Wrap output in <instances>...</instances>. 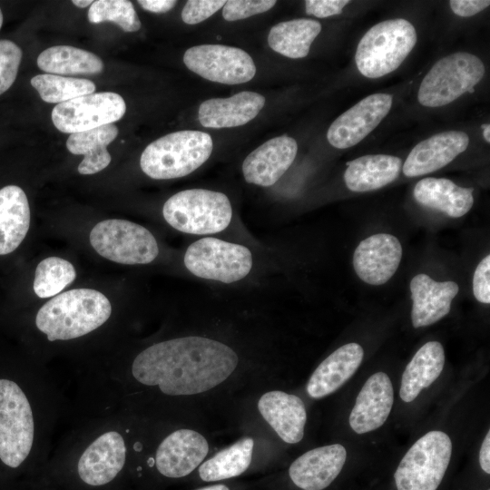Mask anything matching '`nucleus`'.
Masks as SVG:
<instances>
[{
	"instance_id": "obj_21",
	"label": "nucleus",
	"mask_w": 490,
	"mask_h": 490,
	"mask_svg": "<svg viewBox=\"0 0 490 490\" xmlns=\"http://www.w3.org/2000/svg\"><path fill=\"white\" fill-rule=\"evenodd\" d=\"M458 290L454 281L438 282L424 273L416 275L410 282L413 327L429 326L443 318L449 313Z\"/></svg>"
},
{
	"instance_id": "obj_4",
	"label": "nucleus",
	"mask_w": 490,
	"mask_h": 490,
	"mask_svg": "<svg viewBox=\"0 0 490 490\" xmlns=\"http://www.w3.org/2000/svg\"><path fill=\"white\" fill-rule=\"evenodd\" d=\"M416 43L414 25L406 19L386 20L372 26L359 41L355 61L368 78L387 75L399 67Z\"/></svg>"
},
{
	"instance_id": "obj_39",
	"label": "nucleus",
	"mask_w": 490,
	"mask_h": 490,
	"mask_svg": "<svg viewBox=\"0 0 490 490\" xmlns=\"http://www.w3.org/2000/svg\"><path fill=\"white\" fill-rule=\"evenodd\" d=\"M473 293L481 303H490V256L477 265L473 278Z\"/></svg>"
},
{
	"instance_id": "obj_8",
	"label": "nucleus",
	"mask_w": 490,
	"mask_h": 490,
	"mask_svg": "<svg viewBox=\"0 0 490 490\" xmlns=\"http://www.w3.org/2000/svg\"><path fill=\"white\" fill-rule=\"evenodd\" d=\"M34 425L30 403L14 381L0 378V459L18 467L28 456Z\"/></svg>"
},
{
	"instance_id": "obj_34",
	"label": "nucleus",
	"mask_w": 490,
	"mask_h": 490,
	"mask_svg": "<svg viewBox=\"0 0 490 490\" xmlns=\"http://www.w3.org/2000/svg\"><path fill=\"white\" fill-rule=\"evenodd\" d=\"M76 278V271L71 262L58 257L43 260L36 267L34 291L42 299L58 295Z\"/></svg>"
},
{
	"instance_id": "obj_42",
	"label": "nucleus",
	"mask_w": 490,
	"mask_h": 490,
	"mask_svg": "<svg viewBox=\"0 0 490 490\" xmlns=\"http://www.w3.org/2000/svg\"><path fill=\"white\" fill-rule=\"evenodd\" d=\"M174 0H139L138 4L140 5L152 13H166L172 9L176 5Z\"/></svg>"
},
{
	"instance_id": "obj_38",
	"label": "nucleus",
	"mask_w": 490,
	"mask_h": 490,
	"mask_svg": "<svg viewBox=\"0 0 490 490\" xmlns=\"http://www.w3.org/2000/svg\"><path fill=\"white\" fill-rule=\"evenodd\" d=\"M224 0H189L181 11V19L185 24H199L224 6Z\"/></svg>"
},
{
	"instance_id": "obj_15",
	"label": "nucleus",
	"mask_w": 490,
	"mask_h": 490,
	"mask_svg": "<svg viewBox=\"0 0 490 490\" xmlns=\"http://www.w3.org/2000/svg\"><path fill=\"white\" fill-rule=\"evenodd\" d=\"M126 446L116 431H108L97 437L82 454L77 472L83 482L99 486L111 482L122 469Z\"/></svg>"
},
{
	"instance_id": "obj_29",
	"label": "nucleus",
	"mask_w": 490,
	"mask_h": 490,
	"mask_svg": "<svg viewBox=\"0 0 490 490\" xmlns=\"http://www.w3.org/2000/svg\"><path fill=\"white\" fill-rule=\"evenodd\" d=\"M118 135V128L113 123L69 135L66 147L76 155H84L78 166V172L83 175L94 174L105 169L112 157L107 151Z\"/></svg>"
},
{
	"instance_id": "obj_25",
	"label": "nucleus",
	"mask_w": 490,
	"mask_h": 490,
	"mask_svg": "<svg viewBox=\"0 0 490 490\" xmlns=\"http://www.w3.org/2000/svg\"><path fill=\"white\" fill-rule=\"evenodd\" d=\"M473 188H463L445 178H425L414 188V198L422 206L459 218L473 206Z\"/></svg>"
},
{
	"instance_id": "obj_45",
	"label": "nucleus",
	"mask_w": 490,
	"mask_h": 490,
	"mask_svg": "<svg viewBox=\"0 0 490 490\" xmlns=\"http://www.w3.org/2000/svg\"><path fill=\"white\" fill-rule=\"evenodd\" d=\"M482 128L484 130V138L486 142H490V126L489 124H483Z\"/></svg>"
},
{
	"instance_id": "obj_24",
	"label": "nucleus",
	"mask_w": 490,
	"mask_h": 490,
	"mask_svg": "<svg viewBox=\"0 0 490 490\" xmlns=\"http://www.w3.org/2000/svg\"><path fill=\"white\" fill-rule=\"evenodd\" d=\"M364 351L358 343L346 344L325 358L311 375L308 394L313 398L326 397L343 386L357 371Z\"/></svg>"
},
{
	"instance_id": "obj_14",
	"label": "nucleus",
	"mask_w": 490,
	"mask_h": 490,
	"mask_svg": "<svg viewBox=\"0 0 490 490\" xmlns=\"http://www.w3.org/2000/svg\"><path fill=\"white\" fill-rule=\"evenodd\" d=\"M402 247L393 235L378 233L363 240L356 248L353 266L358 278L370 285H382L397 271Z\"/></svg>"
},
{
	"instance_id": "obj_30",
	"label": "nucleus",
	"mask_w": 490,
	"mask_h": 490,
	"mask_svg": "<svg viewBox=\"0 0 490 490\" xmlns=\"http://www.w3.org/2000/svg\"><path fill=\"white\" fill-rule=\"evenodd\" d=\"M38 67L50 74H97L103 63L96 54L70 45H56L44 50L37 57Z\"/></svg>"
},
{
	"instance_id": "obj_17",
	"label": "nucleus",
	"mask_w": 490,
	"mask_h": 490,
	"mask_svg": "<svg viewBox=\"0 0 490 490\" xmlns=\"http://www.w3.org/2000/svg\"><path fill=\"white\" fill-rule=\"evenodd\" d=\"M298 152L297 142L287 135L272 138L252 151L242 163L247 182L269 187L290 167Z\"/></svg>"
},
{
	"instance_id": "obj_10",
	"label": "nucleus",
	"mask_w": 490,
	"mask_h": 490,
	"mask_svg": "<svg viewBox=\"0 0 490 490\" xmlns=\"http://www.w3.org/2000/svg\"><path fill=\"white\" fill-rule=\"evenodd\" d=\"M183 260L193 275L223 283L240 280L252 267V255L247 247L211 237L191 244Z\"/></svg>"
},
{
	"instance_id": "obj_44",
	"label": "nucleus",
	"mask_w": 490,
	"mask_h": 490,
	"mask_svg": "<svg viewBox=\"0 0 490 490\" xmlns=\"http://www.w3.org/2000/svg\"><path fill=\"white\" fill-rule=\"evenodd\" d=\"M93 3L92 0H74L73 4L80 8H84L91 5Z\"/></svg>"
},
{
	"instance_id": "obj_36",
	"label": "nucleus",
	"mask_w": 490,
	"mask_h": 490,
	"mask_svg": "<svg viewBox=\"0 0 490 490\" xmlns=\"http://www.w3.org/2000/svg\"><path fill=\"white\" fill-rule=\"evenodd\" d=\"M22 50L10 40H0V94L14 83L22 59Z\"/></svg>"
},
{
	"instance_id": "obj_19",
	"label": "nucleus",
	"mask_w": 490,
	"mask_h": 490,
	"mask_svg": "<svg viewBox=\"0 0 490 490\" xmlns=\"http://www.w3.org/2000/svg\"><path fill=\"white\" fill-rule=\"evenodd\" d=\"M469 144L466 133L448 131L435 134L417 143L402 165L407 177H416L436 172L450 163Z\"/></svg>"
},
{
	"instance_id": "obj_5",
	"label": "nucleus",
	"mask_w": 490,
	"mask_h": 490,
	"mask_svg": "<svg viewBox=\"0 0 490 490\" xmlns=\"http://www.w3.org/2000/svg\"><path fill=\"white\" fill-rule=\"evenodd\" d=\"M164 220L175 230L196 235L220 232L230 223L232 209L221 192L191 189L169 198L163 205Z\"/></svg>"
},
{
	"instance_id": "obj_33",
	"label": "nucleus",
	"mask_w": 490,
	"mask_h": 490,
	"mask_svg": "<svg viewBox=\"0 0 490 490\" xmlns=\"http://www.w3.org/2000/svg\"><path fill=\"white\" fill-rule=\"evenodd\" d=\"M32 86L43 101L62 103L74 98L93 93V82L84 78L64 77L55 74H37L31 79Z\"/></svg>"
},
{
	"instance_id": "obj_18",
	"label": "nucleus",
	"mask_w": 490,
	"mask_h": 490,
	"mask_svg": "<svg viewBox=\"0 0 490 490\" xmlns=\"http://www.w3.org/2000/svg\"><path fill=\"white\" fill-rule=\"evenodd\" d=\"M347 451L340 444L311 449L298 457L289 474L292 482L303 490H322L340 473Z\"/></svg>"
},
{
	"instance_id": "obj_43",
	"label": "nucleus",
	"mask_w": 490,
	"mask_h": 490,
	"mask_svg": "<svg viewBox=\"0 0 490 490\" xmlns=\"http://www.w3.org/2000/svg\"><path fill=\"white\" fill-rule=\"evenodd\" d=\"M479 463L481 468L490 474V433L487 432L480 449Z\"/></svg>"
},
{
	"instance_id": "obj_22",
	"label": "nucleus",
	"mask_w": 490,
	"mask_h": 490,
	"mask_svg": "<svg viewBox=\"0 0 490 490\" xmlns=\"http://www.w3.org/2000/svg\"><path fill=\"white\" fill-rule=\"evenodd\" d=\"M258 408L284 442L296 444L303 438L307 414L299 397L283 391H270L261 396Z\"/></svg>"
},
{
	"instance_id": "obj_27",
	"label": "nucleus",
	"mask_w": 490,
	"mask_h": 490,
	"mask_svg": "<svg viewBox=\"0 0 490 490\" xmlns=\"http://www.w3.org/2000/svg\"><path fill=\"white\" fill-rule=\"evenodd\" d=\"M344 181L348 190L365 192L380 189L398 176L402 161L386 154L365 155L347 162Z\"/></svg>"
},
{
	"instance_id": "obj_41",
	"label": "nucleus",
	"mask_w": 490,
	"mask_h": 490,
	"mask_svg": "<svg viewBox=\"0 0 490 490\" xmlns=\"http://www.w3.org/2000/svg\"><path fill=\"white\" fill-rule=\"evenodd\" d=\"M452 11L462 17L475 15L488 7V0H451L449 2Z\"/></svg>"
},
{
	"instance_id": "obj_35",
	"label": "nucleus",
	"mask_w": 490,
	"mask_h": 490,
	"mask_svg": "<svg viewBox=\"0 0 490 490\" xmlns=\"http://www.w3.org/2000/svg\"><path fill=\"white\" fill-rule=\"evenodd\" d=\"M88 20L93 24L113 22L124 32H136L142 25L133 5L127 0L93 1L88 11Z\"/></svg>"
},
{
	"instance_id": "obj_37",
	"label": "nucleus",
	"mask_w": 490,
	"mask_h": 490,
	"mask_svg": "<svg viewBox=\"0 0 490 490\" xmlns=\"http://www.w3.org/2000/svg\"><path fill=\"white\" fill-rule=\"evenodd\" d=\"M276 4L274 0H230L226 1L222 16L227 21H236L264 13Z\"/></svg>"
},
{
	"instance_id": "obj_11",
	"label": "nucleus",
	"mask_w": 490,
	"mask_h": 490,
	"mask_svg": "<svg viewBox=\"0 0 490 490\" xmlns=\"http://www.w3.org/2000/svg\"><path fill=\"white\" fill-rule=\"evenodd\" d=\"M125 112L126 104L120 94L93 93L58 103L53 109L52 121L60 132L72 134L113 123Z\"/></svg>"
},
{
	"instance_id": "obj_47",
	"label": "nucleus",
	"mask_w": 490,
	"mask_h": 490,
	"mask_svg": "<svg viewBox=\"0 0 490 490\" xmlns=\"http://www.w3.org/2000/svg\"><path fill=\"white\" fill-rule=\"evenodd\" d=\"M2 24H3V13H2V10L0 8V29H1Z\"/></svg>"
},
{
	"instance_id": "obj_3",
	"label": "nucleus",
	"mask_w": 490,
	"mask_h": 490,
	"mask_svg": "<svg viewBox=\"0 0 490 490\" xmlns=\"http://www.w3.org/2000/svg\"><path fill=\"white\" fill-rule=\"evenodd\" d=\"M212 149L209 133L179 131L151 142L141 155L140 165L152 179L181 178L201 166L210 158Z\"/></svg>"
},
{
	"instance_id": "obj_9",
	"label": "nucleus",
	"mask_w": 490,
	"mask_h": 490,
	"mask_svg": "<svg viewBox=\"0 0 490 490\" xmlns=\"http://www.w3.org/2000/svg\"><path fill=\"white\" fill-rule=\"evenodd\" d=\"M90 243L102 257L125 265L148 264L159 253L151 231L125 220L98 222L90 232Z\"/></svg>"
},
{
	"instance_id": "obj_40",
	"label": "nucleus",
	"mask_w": 490,
	"mask_h": 490,
	"mask_svg": "<svg viewBox=\"0 0 490 490\" xmlns=\"http://www.w3.org/2000/svg\"><path fill=\"white\" fill-rule=\"evenodd\" d=\"M348 0H307L305 1L306 14L319 18H325L342 13Z\"/></svg>"
},
{
	"instance_id": "obj_32",
	"label": "nucleus",
	"mask_w": 490,
	"mask_h": 490,
	"mask_svg": "<svg viewBox=\"0 0 490 490\" xmlns=\"http://www.w3.org/2000/svg\"><path fill=\"white\" fill-rule=\"evenodd\" d=\"M254 441L244 437L228 448L218 452L201 465L200 477L206 482L238 476L245 472L252 459Z\"/></svg>"
},
{
	"instance_id": "obj_28",
	"label": "nucleus",
	"mask_w": 490,
	"mask_h": 490,
	"mask_svg": "<svg viewBox=\"0 0 490 490\" xmlns=\"http://www.w3.org/2000/svg\"><path fill=\"white\" fill-rule=\"evenodd\" d=\"M445 352L441 343L429 341L423 345L407 364L402 375L399 396L405 402L413 401L441 374Z\"/></svg>"
},
{
	"instance_id": "obj_31",
	"label": "nucleus",
	"mask_w": 490,
	"mask_h": 490,
	"mask_svg": "<svg viewBox=\"0 0 490 490\" xmlns=\"http://www.w3.org/2000/svg\"><path fill=\"white\" fill-rule=\"evenodd\" d=\"M321 31L319 22L312 19H293L271 27L268 43L275 52L293 59L308 55L310 45Z\"/></svg>"
},
{
	"instance_id": "obj_2",
	"label": "nucleus",
	"mask_w": 490,
	"mask_h": 490,
	"mask_svg": "<svg viewBox=\"0 0 490 490\" xmlns=\"http://www.w3.org/2000/svg\"><path fill=\"white\" fill-rule=\"evenodd\" d=\"M111 313L105 295L92 289H75L44 304L36 314L35 325L50 341L69 340L98 328Z\"/></svg>"
},
{
	"instance_id": "obj_46",
	"label": "nucleus",
	"mask_w": 490,
	"mask_h": 490,
	"mask_svg": "<svg viewBox=\"0 0 490 490\" xmlns=\"http://www.w3.org/2000/svg\"><path fill=\"white\" fill-rule=\"evenodd\" d=\"M198 490H229V488L223 485H216L203 487Z\"/></svg>"
},
{
	"instance_id": "obj_6",
	"label": "nucleus",
	"mask_w": 490,
	"mask_h": 490,
	"mask_svg": "<svg viewBox=\"0 0 490 490\" xmlns=\"http://www.w3.org/2000/svg\"><path fill=\"white\" fill-rule=\"evenodd\" d=\"M485 72L483 62L468 53H456L438 60L422 80L417 99L421 105H446L473 87Z\"/></svg>"
},
{
	"instance_id": "obj_16",
	"label": "nucleus",
	"mask_w": 490,
	"mask_h": 490,
	"mask_svg": "<svg viewBox=\"0 0 490 490\" xmlns=\"http://www.w3.org/2000/svg\"><path fill=\"white\" fill-rule=\"evenodd\" d=\"M208 451L209 445L202 435L191 429H179L158 446L156 467L164 476L183 477L201 464Z\"/></svg>"
},
{
	"instance_id": "obj_13",
	"label": "nucleus",
	"mask_w": 490,
	"mask_h": 490,
	"mask_svg": "<svg viewBox=\"0 0 490 490\" xmlns=\"http://www.w3.org/2000/svg\"><path fill=\"white\" fill-rule=\"evenodd\" d=\"M393 98L387 93H374L339 115L327 132L328 142L337 149L350 148L368 136L387 116Z\"/></svg>"
},
{
	"instance_id": "obj_7",
	"label": "nucleus",
	"mask_w": 490,
	"mask_h": 490,
	"mask_svg": "<svg viewBox=\"0 0 490 490\" xmlns=\"http://www.w3.org/2000/svg\"><path fill=\"white\" fill-rule=\"evenodd\" d=\"M452 442L442 431L420 437L400 461L394 477L397 490H436L447 469Z\"/></svg>"
},
{
	"instance_id": "obj_23",
	"label": "nucleus",
	"mask_w": 490,
	"mask_h": 490,
	"mask_svg": "<svg viewBox=\"0 0 490 490\" xmlns=\"http://www.w3.org/2000/svg\"><path fill=\"white\" fill-rule=\"evenodd\" d=\"M265 104L261 94L244 91L228 98H212L199 107L198 118L207 128H230L254 119Z\"/></svg>"
},
{
	"instance_id": "obj_1",
	"label": "nucleus",
	"mask_w": 490,
	"mask_h": 490,
	"mask_svg": "<svg viewBox=\"0 0 490 490\" xmlns=\"http://www.w3.org/2000/svg\"><path fill=\"white\" fill-rule=\"evenodd\" d=\"M227 345L202 337H185L152 345L136 356L132 373L146 386L169 396L208 391L222 383L238 365Z\"/></svg>"
},
{
	"instance_id": "obj_26",
	"label": "nucleus",
	"mask_w": 490,
	"mask_h": 490,
	"mask_svg": "<svg viewBox=\"0 0 490 490\" xmlns=\"http://www.w3.org/2000/svg\"><path fill=\"white\" fill-rule=\"evenodd\" d=\"M30 207L24 191L16 185L0 189V255L13 252L30 226Z\"/></svg>"
},
{
	"instance_id": "obj_20",
	"label": "nucleus",
	"mask_w": 490,
	"mask_h": 490,
	"mask_svg": "<svg viewBox=\"0 0 490 490\" xmlns=\"http://www.w3.org/2000/svg\"><path fill=\"white\" fill-rule=\"evenodd\" d=\"M393 387L384 372L370 376L362 387L349 416V425L358 434L380 427L390 414L393 405Z\"/></svg>"
},
{
	"instance_id": "obj_12",
	"label": "nucleus",
	"mask_w": 490,
	"mask_h": 490,
	"mask_svg": "<svg viewBox=\"0 0 490 490\" xmlns=\"http://www.w3.org/2000/svg\"><path fill=\"white\" fill-rule=\"evenodd\" d=\"M183 63L200 76L225 84L247 83L256 74L255 64L248 53L221 44L192 46L185 52Z\"/></svg>"
}]
</instances>
